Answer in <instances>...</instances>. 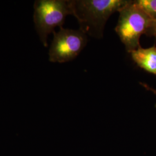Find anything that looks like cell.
Wrapping results in <instances>:
<instances>
[{
    "mask_svg": "<svg viewBox=\"0 0 156 156\" xmlns=\"http://www.w3.org/2000/svg\"><path fill=\"white\" fill-rule=\"evenodd\" d=\"M140 84L145 87L146 89L148 90H149V91H152L154 94H155L156 95V89H153V88H151V87H149L147 84H146L145 83H140Z\"/></svg>",
    "mask_w": 156,
    "mask_h": 156,
    "instance_id": "8",
    "label": "cell"
},
{
    "mask_svg": "<svg viewBox=\"0 0 156 156\" xmlns=\"http://www.w3.org/2000/svg\"><path fill=\"white\" fill-rule=\"evenodd\" d=\"M129 0H73V15L78 20L80 30L86 35L102 38L106 22L112 14L127 5Z\"/></svg>",
    "mask_w": 156,
    "mask_h": 156,
    "instance_id": "1",
    "label": "cell"
},
{
    "mask_svg": "<svg viewBox=\"0 0 156 156\" xmlns=\"http://www.w3.org/2000/svg\"><path fill=\"white\" fill-rule=\"evenodd\" d=\"M49 51V61L64 63L75 59L87 44V35L81 30L60 28L54 32Z\"/></svg>",
    "mask_w": 156,
    "mask_h": 156,
    "instance_id": "4",
    "label": "cell"
},
{
    "mask_svg": "<svg viewBox=\"0 0 156 156\" xmlns=\"http://www.w3.org/2000/svg\"><path fill=\"white\" fill-rule=\"evenodd\" d=\"M134 2L151 20H156V0H137Z\"/></svg>",
    "mask_w": 156,
    "mask_h": 156,
    "instance_id": "6",
    "label": "cell"
},
{
    "mask_svg": "<svg viewBox=\"0 0 156 156\" xmlns=\"http://www.w3.org/2000/svg\"><path fill=\"white\" fill-rule=\"evenodd\" d=\"M132 59L138 66L147 73L156 75V46L148 48L140 46L136 50L129 53Z\"/></svg>",
    "mask_w": 156,
    "mask_h": 156,
    "instance_id": "5",
    "label": "cell"
},
{
    "mask_svg": "<svg viewBox=\"0 0 156 156\" xmlns=\"http://www.w3.org/2000/svg\"><path fill=\"white\" fill-rule=\"evenodd\" d=\"M34 20L42 44L48 46V37L55 29L61 28L66 17L73 15L71 1L38 0L34 5Z\"/></svg>",
    "mask_w": 156,
    "mask_h": 156,
    "instance_id": "2",
    "label": "cell"
},
{
    "mask_svg": "<svg viewBox=\"0 0 156 156\" xmlns=\"http://www.w3.org/2000/svg\"><path fill=\"white\" fill-rule=\"evenodd\" d=\"M119 12V18L115 31L129 53L140 46V38L146 34L151 19L134 1H131Z\"/></svg>",
    "mask_w": 156,
    "mask_h": 156,
    "instance_id": "3",
    "label": "cell"
},
{
    "mask_svg": "<svg viewBox=\"0 0 156 156\" xmlns=\"http://www.w3.org/2000/svg\"><path fill=\"white\" fill-rule=\"evenodd\" d=\"M146 35L148 36H156V20H151V25L147 29Z\"/></svg>",
    "mask_w": 156,
    "mask_h": 156,
    "instance_id": "7",
    "label": "cell"
}]
</instances>
